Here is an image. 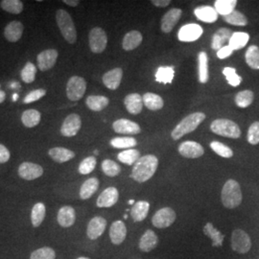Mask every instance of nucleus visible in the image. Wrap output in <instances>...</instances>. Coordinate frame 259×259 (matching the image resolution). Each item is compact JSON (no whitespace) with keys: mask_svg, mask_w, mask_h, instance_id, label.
<instances>
[{"mask_svg":"<svg viewBox=\"0 0 259 259\" xmlns=\"http://www.w3.org/2000/svg\"><path fill=\"white\" fill-rule=\"evenodd\" d=\"M11 154L9 150L6 148L3 144H0V163H6L9 161Z\"/></svg>","mask_w":259,"mask_h":259,"instance_id":"55","label":"nucleus"},{"mask_svg":"<svg viewBox=\"0 0 259 259\" xmlns=\"http://www.w3.org/2000/svg\"><path fill=\"white\" fill-rule=\"evenodd\" d=\"M129 204H135V201H134V200H131V201H129Z\"/></svg>","mask_w":259,"mask_h":259,"instance_id":"61","label":"nucleus"},{"mask_svg":"<svg viewBox=\"0 0 259 259\" xmlns=\"http://www.w3.org/2000/svg\"><path fill=\"white\" fill-rule=\"evenodd\" d=\"M150 204L146 201H139L133 205L131 216L135 222H142L148 215Z\"/></svg>","mask_w":259,"mask_h":259,"instance_id":"27","label":"nucleus"},{"mask_svg":"<svg viewBox=\"0 0 259 259\" xmlns=\"http://www.w3.org/2000/svg\"><path fill=\"white\" fill-rule=\"evenodd\" d=\"M0 7L5 12L14 15H19L24 8L23 3L19 0H2L0 2Z\"/></svg>","mask_w":259,"mask_h":259,"instance_id":"40","label":"nucleus"},{"mask_svg":"<svg viewBox=\"0 0 259 259\" xmlns=\"http://www.w3.org/2000/svg\"><path fill=\"white\" fill-rule=\"evenodd\" d=\"M179 153L187 158H197L204 155V150L198 142L185 141L179 146Z\"/></svg>","mask_w":259,"mask_h":259,"instance_id":"15","label":"nucleus"},{"mask_svg":"<svg viewBox=\"0 0 259 259\" xmlns=\"http://www.w3.org/2000/svg\"><path fill=\"white\" fill-rule=\"evenodd\" d=\"M77 259H91V258H89V257H84V256H82V257H79V258H77Z\"/></svg>","mask_w":259,"mask_h":259,"instance_id":"62","label":"nucleus"},{"mask_svg":"<svg viewBox=\"0 0 259 259\" xmlns=\"http://www.w3.org/2000/svg\"><path fill=\"white\" fill-rule=\"evenodd\" d=\"M142 42V35L139 31H131L125 35L122 42V47L126 51L136 49Z\"/></svg>","mask_w":259,"mask_h":259,"instance_id":"29","label":"nucleus"},{"mask_svg":"<svg viewBox=\"0 0 259 259\" xmlns=\"http://www.w3.org/2000/svg\"><path fill=\"white\" fill-rule=\"evenodd\" d=\"M5 100V93L0 91V103L3 102Z\"/></svg>","mask_w":259,"mask_h":259,"instance_id":"59","label":"nucleus"},{"mask_svg":"<svg viewBox=\"0 0 259 259\" xmlns=\"http://www.w3.org/2000/svg\"><path fill=\"white\" fill-rule=\"evenodd\" d=\"M48 155L58 163H64L75 157V153L69 149L55 147L48 151Z\"/></svg>","mask_w":259,"mask_h":259,"instance_id":"25","label":"nucleus"},{"mask_svg":"<svg viewBox=\"0 0 259 259\" xmlns=\"http://www.w3.org/2000/svg\"><path fill=\"white\" fill-rule=\"evenodd\" d=\"M231 242H232V250L241 254L247 253L251 248L250 235L240 229L233 231Z\"/></svg>","mask_w":259,"mask_h":259,"instance_id":"8","label":"nucleus"},{"mask_svg":"<svg viewBox=\"0 0 259 259\" xmlns=\"http://www.w3.org/2000/svg\"><path fill=\"white\" fill-rule=\"evenodd\" d=\"M47 214L46 205L42 203H37L32 208L31 212V222L34 228H37L44 222L45 217Z\"/></svg>","mask_w":259,"mask_h":259,"instance_id":"35","label":"nucleus"},{"mask_svg":"<svg viewBox=\"0 0 259 259\" xmlns=\"http://www.w3.org/2000/svg\"><path fill=\"white\" fill-rule=\"evenodd\" d=\"M242 191L239 184L234 180H229L224 185L221 192V201L225 207L233 209L242 203Z\"/></svg>","mask_w":259,"mask_h":259,"instance_id":"2","label":"nucleus"},{"mask_svg":"<svg viewBox=\"0 0 259 259\" xmlns=\"http://www.w3.org/2000/svg\"><path fill=\"white\" fill-rule=\"evenodd\" d=\"M117 158L124 164L135 165V163L140 158V153L136 149H129L120 152L117 156Z\"/></svg>","mask_w":259,"mask_h":259,"instance_id":"38","label":"nucleus"},{"mask_svg":"<svg viewBox=\"0 0 259 259\" xmlns=\"http://www.w3.org/2000/svg\"><path fill=\"white\" fill-rule=\"evenodd\" d=\"M143 105L146 106V108L150 111H158L162 109L164 102L163 99L155 93H147L142 96Z\"/></svg>","mask_w":259,"mask_h":259,"instance_id":"31","label":"nucleus"},{"mask_svg":"<svg viewBox=\"0 0 259 259\" xmlns=\"http://www.w3.org/2000/svg\"><path fill=\"white\" fill-rule=\"evenodd\" d=\"M223 74L226 76L228 83L232 87H237L242 82V78L236 73V69L233 67H225L223 70Z\"/></svg>","mask_w":259,"mask_h":259,"instance_id":"50","label":"nucleus"},{"mask_svg":"<svg viewBox=\"0 0 259 259\" xmlns=\"http://www.w3.org/2000/svg\"><path fill=\"white\" fill-rule=\"evenodd\" d=\"M158 166V159L154 155L140 157L135 163L131 178L138 183H145L155 175Z\"/></svg>","mask_w":259,"mask_h":259,"instance_id":"1","label":"nucleus"},{"mask_svg":"<svg viewBox=\"0 0 259 259\" xmlns=\"http://www.w3.org/2000/svg\"><path fill=\"white\" fill-rule=\"evenodd\" d=\"M158 238L156 232L152 230H147L141 236L139 243V250L144 252H150L157 248Z\"/></svg>","mask_w":259,"mask_h":259,"instance_id":"23","label":"nucleus"},{"mask_svg":"<svg viewBox=\"0 0 259 259\" xmlns=\"http://www.w3.org/2000/svg\"><path fill=\"white\" fill-rule=\"evenodd\" d=\"M204 233L212 240L213 247H221L225 235L219 232L211 223H206L204 227Z\"/></svg>","mask_w":259,"mask_h":259,"instance_id":"32","label":"nucleus"},{"mask_svg":"<svg viewBox=\"0 0 259 259\" xmlns=\"http://www.w3.org/2000/svg\"><path fill=\"white\" fill-rule=\"evenodd\" d=\"M99 185L100 183L97 178H91L87 180L80 188V198L82 200L90 199L98 190Z\"/></svg>","mask_w":259,"mask_h":259,"instance_id":"28","label":"nucleus"},{"mask_svg":"<svg viewBox=\"0 0 259 259\" xmlns=\"http://www.w3.org/2000/svg\"><path fill=\"white\" fill-rule=\"evenodd\" d=\"M56 21L65 40L73 45L77 40V31L73 19L65 10L60 9L56 13Z\"/></svg>","mask_w":259,"mask_h":259,"instance_id":"4","label":"nucleus"},{"mask_svg":"<svg viewBox=\"0 0 259 259\" xmlns=\"http://www.w3.org/2000/svg\"><path fill=\"white\" fill-rule=\"evenodd\" d=\"M203 35V28L198 24L190 23L184 25L178 33V37L181 41L190 42L195 41Z\"/></svg>","mask_w":259,"mask_h":259,"instance_id":"12","label":"nucleus"},{"mask_svg":"<svg viewBox=\"0 0 259 259\" xmlns=\"http://www.w3.org/2000/svg\"><path fill=\"white\" fill-rule=\"evenodd\" d=\"M87 91L85 80L79 76H72L66 83V96L70 101H79Z\"/></svg>","mask_w":259,"mask_h":259,"instance_id":"6","label":"nucleus"},{"mask_svg":"<svg viewBox=\"0 0 259 259\" xmlns=\"http://www.w3.org/2000/svg\"><path fill=\"white\" fill-rule=\"evenodd\" d=\"M13 96H14V97H13L14 100H17V99H18V95H17V94H14Z\"/></svg>","mask_w":259,"mask_h":259,"instance_id":"60","label":"nucleus"},{"mask_svg":"<svg viewBox=\"0 0 259 259\" xmlns=\"http://www.w3.org/2000/svg\"><path fill=\"white\" fill-rule=\"evenodd\" d=\"M225 42L223 41L222 38L219 37L216 33L213 35L212 42H211V47L214 50H220L224 46Z\"/></svg>","mask_w":259,"mask_h":259,"instance_id":"56","label":"nucleus"},{"mask_svg":"<svg viewBox=\"0 0 259 259\" xmlns=\"http://www.w3.org/2000/svg\"><path fill=\"white\" fill-rule=\"evenodd\" d=\"M97 163L96 157H88L83 159L79 165L78 171L80 174L82 175H89L93 172V170L95 169Z\"/></svg>","mask_w":259,"mask_h":259,"instance_id":"47","label":"nucleus"},{"mask_svg":"<svg viewBox=\"0 0 259 259\" xmlns=\"http://www.w3.org/2000/svg\"><path fill=\"white\" fill-rule=\"evenodd\" d=\"M107 224H108L107 220L101 216L93 217L88 225V229H87L88 237L91 240L98 239L104 233V232L106 231Z\"/></svg>","mask_w":259,"mask_h":259,"instance_id":"14","label":"nucleus"},{"mask_svg":"<svg viewBox=\"0 0 259 259\" xmlns=\"http://www.w3.org/2000/svg\"><path fill=\"white\" fill-rule=\"evenodd\" d=\"M81 117L77 113H71L64 121L61 127V134L66 138L74 137L81 129Z\"/></svg>","mask_w":259,"mask_h":259,"instance_id":"10","label":"nucleus"},{"mask_svg":"<svg viewBox=\"0 0 259 259\" xmlns=\"http://www.w3.org/2000/svg\"><path fill=\"white\" fill-rule=\"evenodd\" d=\"M23 30V24L20 21H11L4 29V37L10 42H17L22 37Z\"/></svg>","mask_w":259,"mask_h":259,"instance_id":"22","label":"nucleus"},{"mask_svg":"<svg viewBox=\"0 0 259 259\" xmlns=\"http://www.w3.org/2000/svg\"><path fill=\"white\" fill-rule=\"evenodd\" d=\"M250 39V35L244 32H235L232 34L229 41V46L232 47L233 50H238L243 47H246Z\"/></svg>","mask_w":259,"mask_h":259,"instance_id":"37","label":"nucleus"},{"mask_svg":"<svg viewBox=\"0 0 259 259\" xmlns=\"http://www.w3.org/2000/svg\"><path fill=\"white\" fill-rule=\"evenodd\" d=\"M47 91L44 89H37L30 93H28L25 96V98L23 99L24 104H31V103L36 102L37 100H39L40 98H42L44 96H46Z\"/></svg>","mask_w":259,"mask_h":259,"instance_id":"52","label":"nucleus"},{"mask_svg":"<svg viewBox=\"0 0 259 259\" xmlns=\"http://www.w3.org/2000/svg\"><path fill=\"white\" fill-rule=\"evenodd\" d=\"M118 199V190L115 187H108L99 195L96 204L98 207H111L117 203Z\"/></svg>","mask_w":259,"mask_h":259,"instance_id":"16","label":"nucleus"},{"mask_svg":"<svg viewBox=\"0 0 259 259\" xmlns=\"http://www.w3.org/2000/svg\"><path fill=\"white\" fill-rule=\"evenodd\" d=\"M127 236L126 225L122 221H115L111 224L110 228V238L114 245L122 244Z\"/></svg>","mask_w":259,"mask_h":259,"instance_id":"20","label":"nucleus"},{"mask_svg":"<svg viewBox=\"0 0 259 259\" xmlns=\"http://www.w3.org/2000/svg\"><path fill=\"white\" fill-rule=\"evenodd\" d=\"M248 142L251 145H257L259 143V121L253 122L249 128L247 135Z\"/></svg>","mask_w":259,"mask_h":259,"instance_id":"51","label":"nucleus"},{"mask_svg":"<svg viewBox=\"0 0 259 259\" xmlns=\"http://www.w3.org/2000/svg\"><path fill=\"white\" fill-rule=\"evenodd\" d=\"M112 128L114 132L121 135H138L141 131L138 123L124 118L114 121Z\"/></svg>","mask_w":259,"mask_h":259,"instance_id":"17","label":"nucleus"},{"mask_svg":"<svg viewBox=\"0 0 259 259\" xmlns=\"http://www.w3.org/2000/svg\"><path fill=\"white\" fill-rule=\"evenodd\" d=\"M152 3L157 7L162 8V7H167L171 3V1L170 0H153Z\"/></svg>","mask_w":259,"mask_h":259,"instance_id":"57","label":"nucleus"},{"mask_svg":"<svg viewBox=\"0 0 259 259\" xmlns=\"http://www.w3.org/2000/svg\"><path fill=\"white\" fill-rule=\"evenodd\" d=\"M195 16L199 20L206 23H213L218 19V13L215 8L210 6H200L194 11Z\"/></svg>","mask_w":259,"mask_h":259,"instance_id":"26","label":"nucleus"},{"mask_svg":"<svg viewBox=\"0 0 259 259\" xmlns=\"http://www.w3.org/2000/svg\"><path fill=\"white\" fill-rule=\"evenodd\" d=\"M216 34L222 38L223 41H224L225 44H226V42H229L230 39H231V37H232V31H231L230 29H228V28H221V29H219V30L216 32Z\"/></svg>","mask_w":259,"mask_h":259,"instance_id":"53","label":"nucleus"},{"mask_svg":"<svg viewBox=\"0 0 259 259\" xmlns=\"http://www.w3.org/2000/svg\"><path fill=\"white\" fill-rule=\"evenodd\" d=\"M183 15V11L178 8H174L168 11L161 19V30L164 33H170L173 28L175 27L179 19Z\"/></svg>","mask_w":259,"mask_h":259,"instance_id":"18","label":"nucleus"},{"mask_svg":"<svg viewBox=\"0 0 259 259\" xmlns=\"http://www.w3.org/2000/svg\"><path fill=\"white\" fill-rule=\"evenodd\" d=\"M236 4V0H216L214 6L218 15H222L223 17H225L234 11Z\"/></svg>","mask_w":259,"mask_h":259,"instance_id":"36","label":"nucleus"},{"mask_svg":"<svg viewBox=\"0 0 259 259\" xmlns=\"http://www.w3.org/2000/svg\"><path fill=\"white\" fill-rule=\"evenodd\" d=\"M59 53L56 49L41 51L37 57V67L40 71H47L56 65Z\"/></svg>","mask_w":259,"mask_h":259,"instance_id":"11","label":"nucleus"},{"mask_svg":"<svg viewBox=\"0 0 259 259\" xmlns=\"http://www.w3.org/2000/svg\"><path fill=\"white\" fill-rule=\"evenodd\" d=\"M64 3L66 4V5H68V6L76 7V6L79 5L80 1H78V0H64Z\"/></svg>","mask_w":259,"mask_h":259,"instance_id":"58","label":"nucleus"},{"mask_svg":"<svg viewBox=\"0 0 259 259\" xmlns=\"http://www.w3.org/2000/svg\"><path fill=\"white\" fill-rule=\"evenodd\" d=\"M101 166L104 174L107 176L116 177L120 174L121 167L111 159H105Z\"/></svg>","mask_w":259,"mask_h":259,"instance_id":"46","label":"nucleus"},{"mask_svg":"<svg viewBox=\"0 0 259 259\" xmlns=\"http://www.w3.org/2000/svg\"><path fill=\"white\" fill-rule=\"evenodd\" d=\"M210 148L212 149L213 151L219 155L220 157H226V158H230L233 156V152L232 149L230 148L229 146L223 144L219 141H212L210 143Z\"/></svg>","mask_w":259,"mask_h":259,"instance_id":"48","label":"nucleus"},{"mask_svg":"<svg viewBox=\"0 0 259 259\" xmlns=\"http://www.w3.org/2000/svg\"><path fill=\"white\" fill-rule=\"evenodd\" d=\"M224 19L226 22L235 26H246L248 24V19L246 16L236 10H234L230 15L225 16Z\"/></svg>","mask_w":259,"mask_h":259,"instance_id":"42","label":"nucleus"},{"mask_svg":"<svg viewBox=\"0 0 259 259\" xmlns=\"http://www.w3.org/2000/svg\"><path fill=\"white\" fill-rule=\"evenodd\" d=\"M44 168L33 162H22L19 167V175L25 181H34L42 176Z\"/></svg>","mask_w":259,"mask_h":259,"instance_id":"13","label":"nucleus"},{"mask_svg":"<svg viewBox=\"0 0 259 259\" xmlns=\"http://www.w3.org/2000/svg\"><path fill=\"white\" fill-rule=\"evenodd\" d=\"M124 104L130 113L137 115L142 111L143 99L142 96L139 95V93H131L125 97Z\"/></svg>","mask_w":259,"mask_h":259,"instance_id":"24","label":"nucleus"},{"mask_svg":"<svg viewBox=\"0 0 259 259\" xmlns=\"http://www.w3.org/2000/svg\"><path fill=\"white\" fill-rule=\"evenodd\" d=\"M55 250L49 247H44L40 249L34 250L31 255L30 259H55Z\"/></svg>","mask_w":259,"mask_h":259,"instance_id":"49","label":"nucleus"},{"mask_svg":"<svg viewBox=\"0 0 259 259\" xmlns=\"http://www.w3.org/2000/svg\"><path fill=\"white\" fill-rule=\"evenodd\" d=\"M233 49H232V47H230V46H225V47H223L220 50H218L217 51V57L219 58V59H226V58H228V57H230V56L232 55V53H233Z\"/></svg>","mask_w":259,"mask_h":259,"instance_id":"54","label":"nucleus"},{"mask_svg":"<svg viewBox=\"0 0 259 259\" xmlns=\"http://www.w3.org/2000/svg\"><path fill=\"white\" fill-rule=\"evenodd\" d=\"M205 119V114L203 112H194L187 115L181 121L175 129L172 131L171 137L174 140L182 139L185 135L192 133L199 127V125Z\"/></svg>","mask_w":259,"mask_h":259,"instance_id":"3","label":"nucleus"},{"mask_svg":"<svg viewBox=\"0 0 259 259\" xmlns=\"http://www.w3.org/2000/svg\"><path fill=\"white\" fill-rule=\"evenodd\" d=\"M57 220L59 225L63 228H69L73 226L76 221V212L74 208L69 205H65L61 207L58 212Z\"/></svg>","mask_w":259,"mask_h":259,"instance_id":"21","label":"nucleus"},{"mask_svg":"<svg viewBox=\"0 0 259 259\" xmlns=\"http://www.w3.org/2000/svg\"><path fill=\"white\" fill-rule=\"evenodd\" d=\"M40 117V112L37 110H27L22 113L21 121L26 128H34L39 124Z\"/></svg>","mask_w":259,"mask_h":259,"instance_id":"34","label":"nucleus"},{"mask_svg":"<svg viewBox=\"0 0 259 259\" xmlns=\"http://www.w3.org/2000/svg\"><path fill=\"white\" fill-rule=\"evenodd\" d=\"M177 214L171 207L160 208L152 218V224L157 229H166L176 221Z\"/></svg>","mask_w":259,"mask_h":259,"instance_id":"9","label":"nucleus"},{"mask_svg":"<svg viewBox=\"0 0 259 259\" xmlns=\"http://www.w3.org/2000/svg\"><path fill=\"white\" fill-rule=\"evenodd\" d=\"M89 44L93 53H102L108 45V37L104 29L101 27L93 28L89 34Z\"/></svg>","mask_w":259,"mask_h":259,"instance_id":"7","label":"nucleus"},{"mask_svg":"<svg viewBox=\"0 0 259 259\" xmlns=\"http://www.w3.org/2000/svg\"><path fill=\"white\" fill-rule=\"evenodd\" d=\"M36 73H37L36 65L29 62L23 67V69L21 70L20 76H21V79L24 83H31L35 81Z\"/></svg>","mask_w":259,"mask_h":259,"instance_id":"45","label":"nucleus"},{"mask_svg":"<svg viewBox=\"0 0 259 259\" xmlns=\"http://www.w3.org/2000/svg\"><path fill=\"white\" fill-rule=\"evenodd\" d=\"M254 99V94L249 90L246 91H242L240 93H237L235 96V103L238 107L240 108H248L250 106V104L252 103Z\"/></svg>","mask_w":259,"mask_h":259,"instance_id":"44","label":"nucleus"},{"mask_svg":"<svg viewBox=\"0 0 259 259\" xmlns=\"http://www.w3.org/2000/svg\"><path fill=\"white\" fill-rule=\"evenodd\" d=\"M175 71L173 66H160L156 73V80L158 83H171L174 78Z\"/></svg>","mask_w":259,"mask_h":259,"instance_id":"39","label":"nucleus"},{"mask_svg":"<svg viewBox=\"0 0 259 259\" xmlns=\"http://www.w3.org/2000/svg\"><path fill=\"white\" fill-rule=\"evenodd\" d=\"M109 98L102 95H91L87 98L85 104L90 110L93 111H101L108 107Z\"/></svg>","mask_w":259,"mask_h":259,"instance_id":"30","label":"nucleus"},{"mask_svg":"<svg viewBox=\"0 0 259 259\" xmlns=\"http://www.w3.org/2000/svg\"><path fill=\"white\" fill-rule=\"evenodd\" d=\"M199 63V82L205 83L208 81V57L206 52L202 51L198 55Z\"/></svg>","mask_w":259,"mask_h":259,"instance_id":"33","label":"nucleus"},{"mask_svg":"<svg viewBox=\"0 0 259 259\" xmlns=\"http://www.w3.org/2000/svg\"><path fill=\"white\" fill-rule=\"evenodd\" d=\"M210 129L214 134L225 138L236 139L241 137L239 126L230 119H216L211 123Z\"/></svg>","mask_w":259,"mask_h":259,"instance_id":"5","label":"nucleus"},{"mask_svg":"<svg viewBox=\"0 0 259 259\" xmlns=\"http://www.w3.org/2000/svg\"><path fill=\"white\" fill-rule=\"evenodd\" d=\"M122 77H123L122 68L116 67L104 74L102 78L103 83L109 90L114 91L119 88Z\"/></svg>","mask_w":259,"mask_h":259,"instance_id":"19","label":"nucleus"},{"mask_svg":"<svg viewBox=\"0 0 259 259\" xmlns=\"http://www.w3.org/2000/svg\"><path fill=\"white\" fill-rule=\"evenodd\" d=\"M245 59L247 65L252 69H259V47L256 46H250L246 54Z\"/></svg>","mask_w":259,"mask_h":259,"instance_id":"41","label":"nucleus"},{"mask_svg":"<svg viewBox=\"0 0 259 259\" xmlns=\"http://www.w3.org/2000/svg\"><path fill=\"white\" fill-rule=\"evenodd\" d=\"M138 141L134 138L122 137V138H114L111 140V145L116 149H132L137 146Z\"/></svg>","mask_w":259,"mask_h":259,"instance_id":"43","label":"nucleus"}]
</instances>
